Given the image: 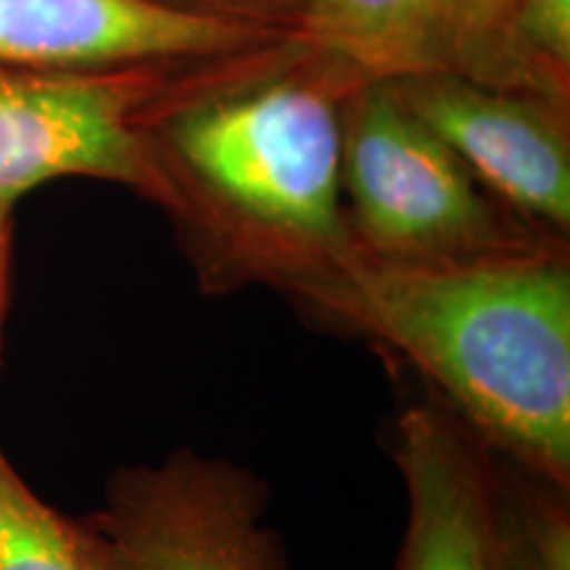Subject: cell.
Segmentation results:
<instances>
[{
    "mask_svg": "<svg viewBox=\"0 0 570 570\" xmlns=\"http://www.w3.org/2000/svg\"><path fill=\"white\" fill-rule=\"evenodd\" d=\"M356 85L294 38L177 71L151 138L206 269L285 291L352 244L341 111Z\"/></svg>",
    "mask_w": 570,
    "mask_h": 570,
    "instance_id": "obj_1",
    "label": "cell"
},
{
    "mask_svg": "<svg viewBox=\"0 0 570 570\" xmlns=\"http://www.w3.org/2000/svg\"><path fill=\"white\" fill-rule=\"evenodd\" d=\"M285 291L402 354L497 454L570 487L568 246L425 265L352 240Z\"/></svg>",
    "mask_w": 570,
    "mask_h": 570,
    "instance_id": "obj_2",
    "label": "cell"
},
{
    "mask_svg": "<svg viewBox=\"0 0 570 570\" xmlns=\"http://www.w3.org/2000/svg\"><path fill=\"white\" fill-rule=\"evenodd\" d=\"M341 196L352 240L383 259L458 265L568 246L491 196L391 80L346 96Z\"/></svg>",
    "mask_w": 570,
    "mask_h": 570,
    "instance_id": "obj_3",
    "label": "cell"
},
{
    "mask_svg": "<svg viewBox=\"0 0 570 570\" xmlns=\"http://www.w3.org/2000/svg\"><path fill=\"white\" fill-rule=\"evenodd\" d=\"M202 63V61H198ZM190 63L125 69H30L0 63V212L61 177L125 185L173 212L154 148L161 96Z\"/></svg>",
    "mask_w": 570,
    "mask_h": 570,
    "instance_id": "obj_4",
    "label": "cell"
},
{
    "mask_svg": "<svg viewBox=\"0 0 570 570\" xmlns=\"http://www.w3.org/2000/svg\"><path fill=\"white\" fill-rule=\"evenodd\" d=\"M265 508L252 470L177 449L156 465L117 470L104 508L85 520L130 570H283Z\"/></svg>",
    "mask_w": 570,
    "mask_h": 570,
    "instance_id": "obj_5",
    "label": "cell"
},
{
    "mask_svg": "<svg viewBox=\"0 0 570 570\" xmlns=\"http://www.w3.org/2000/svg\"><path fill=\"white\" fill-rule=\"evenodd\" d=\"M479 183L547 233H570L568 104L454 71L391 80Z\"/></svg>",
    "mask_w": 570,
    "mask_h": 570,
    "instance_id": "obj_6",
    "label": "cell"
},
{
    "mask_svg": "<svg viewBox=\"0 0 570 570\" xmlns=\"http://www.w3.org/2000/svg\"><path fill=\"white\" fill-rule=\"evenodd\" d=\"M510 13L512 0H309L291 38L356 82L454 71L550 96L512 53Z\"/></svg>",
    "mask_w": 570,
    "mask_h": 570,
    "instance_id": "obj_7",
    "label": "cell"
},
{
    "mask_svg": "<svg viewBox=\"0 0 570 570\" xmlns=\"http://www.w3.org/2000/svg\"><path fill=\"white\" fill-rule=\"evenodd\" d=\"M285 38L159 0H0V63L9 67H175L225 59Z\"/></svg>",
    "mask_w": 570,
    "mask_h": 570,
    "instance_id": "obj_8",
    "label": "cell"
},
{
    "mask_svg": "<svg viewBox=\"0 0 570 570\" xmlns=\"http://www.w3.org/2000/svg\"><path fill=\"white\" fill-rule=\"evenodd\" d=\"M394 460L407 494L396 570H499L494 449L433 399L399 417Z\"/></svg>",
    "mask_w": 570,
    "mask_h": 570,
    "instance_id": "obj_9",
    "label": "cell"
},
{
    "mask_svg": "<svg viewBox=\"0 0 570 570\" xmlns=\"http://www.w3.org/2000/svg\"><path fill=\"white\" fill-rule=\"evenodd\" d=\"M0 570H130L117 547L27 487L0 449Z\"/></svg>",
    "mask_w": 570,
    "mask_h": 570,
    "instance_id": "obj_10",
    "label": "cell"
},
{
    "mask_svg": "<svg viewBox=\"0 0 570 570\" xmlns=\"http://www.w3.org/2000/svg\"><path fill=\"white\" fill-rule=\"evenodd\" d=\"M497 473L499 570H570L568 487L502 454H497Z\"/></svg>",
    "mask_w": 570,
    "mask_h": 570,
    "instance_id": "obj_11",
    "label": "cell"
},
{
    "mask_svg": "<svg viewBox=\"0 0 570 570\" xmlns=\"http://www.w3.org/2000/svg\"><path fill=\"white\" fill-rule=\"evenodd\" d=\"M510 48L550 96H570V0H512Z\"/></svg>",
    "mask_w": 570,
    "mask_h": 570,
    "instance_id": "obj_12",
    "label": "cell"
},
{
    "mask_svg": "<svg viewBox=\"0 0 570 570\" xmlns=\"http://www.w3.org/2000/svg\"><path fill=\"white\" fill-rule=\"evenodd\" d=\"M159 3L198 17L254 27V30L294 35L309 0H159Z\"/></svg>",
    "mask_w": 570,
    "mask_h": 570,
    "instance_id": "obj_13",
    "label": "cell"
},
{
    "mask_svg": "<svg viewBox=\"0 0 570 570\" xmlns=\"http://www.w3.org/2000/svg\"><path fill=\"white\" fill-rule=\"evenodd\" d=\"M13 214L0 212V360H3V331L6 315H9V294H11V233Z\"/></svg>",
    "mask_w": 570,
    "mask_h": 570,
    "instance_id": "obj_14",
    "label": "cell"
}]
</instances>
